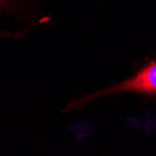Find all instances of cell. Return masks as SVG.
<instances>
[{
    "mask_svg": "<svg viewBox=\"0 0 156 156\" xmlns=\"http://www.w3.org/2000/svg\"><path fill=\"white\" fill-rule=\"evenodd\" d=\"M122 92H135L156 95V62L149 65L133 78L126 80L113 87L98 92L81 99L78 103H84L99 95H107Z\"/></svg>",
    "mask_w": 156,
    "mask_h": 156,
    "instance_id": "6da1fadb",
    "label": "cell"
},
{
    "mask_svg": "<svg viewBox=\"0 0 156 156\" xmlns=\"http://www.w3.org/2000/svg\"><path fill=\"white\" fill-rule=\"evenodd\" d=\"M1 1H2V0H0V2H1Z\"/></svg>",
    "mask_w": 156,
    "mask_h": 156,
    "instance_id": "7a4b0ae2",
    "label": "cell"
}]
</instances>
